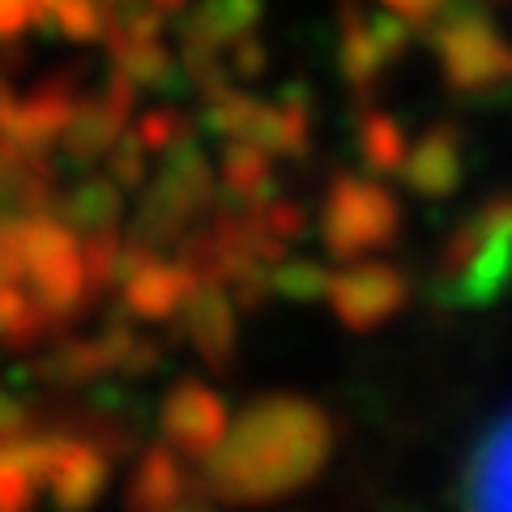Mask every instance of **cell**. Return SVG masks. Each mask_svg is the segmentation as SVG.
I'll return each mask as SVG.
<instances>
[{"instance_id":"obj_34","label":"cell","mask_w":512,"mask_h":512,"mask_svg":"<svg viewBox=\"0 0 512 512\" xmlns=\"http://www.w3.org/2000/svg\"><path fill=\"white\" fill-rule=\"evenodd\" d=\"M448 5V0H384V9H393V13H402V18L410 22V26H423V22H431L436 13Z\"/></svg>"},{"instance_id":"obj_18","label":"cell","mask_w":512,"mask_h":512,"mask_svg":"<svg viewBox=\"0 0 512 512\" xmlns=\"http://www.w3.org/2000/svg\"><path fill=\"white\" fill-rule=\"evenodd\" d=\"M261 13V0H197L180 18V47H210V52L227 56V47L239 35L256 30Z\"/></svg>"},{"instance_id":"obj_26","label":"cell","mask_w":512,"mask_h":512,"mask_svg":"<svg viewBox=\"0 0 512 512\" xmlns=\"http://www.w3.org/2000/svg\"><path fill=\"white\" fill-rule=\"evenodd\" d=\"M137 133L146 137V146L154 154H171L188 146V141H197V124H192L180 107H150L137 116Z\"/></svg>"},{"instance_id":"obj_3","label":"cell","mask_w":512,"mask_h":512,"mask_svg":"<svg viewBox=\"0 0 512 512\" xmlns=\"http://www.w3.org/2000/svg\"><path fill=\"white\" fill-rule=\"evenodd\" d=\"M427 39L453 94L466 99L512 94V47L474 0H448L431 18Z\"/></svg>"},{"instance_id":"obj_23","label":"cell","mask_w":512,"mask_h":512,"mask_svg":"<svg viewBox=\"0 0 512 512\" xmlns=\"http://www.w3.org/2000/svg\"><path fill=\"white\" fill-rule=\"evenodd\" d=\"M359 154H363V163L372 175H402L410 141H406L402 124H397L389 111L367 107L359 116Z\"/></svg>"},{"instance_id":"obj_9","label":"cell","mask_w":512,"mask_h":512,"mask_svg":"<svg viewBox=\"0 0 512 512\" xmlns=\"http://www.w3.org/2000/svg\"><path fill=\"white\" fill-rule=\"evenodd\" d=\"M137 82L133 77H124L120 69L107 73V86L99 94H86L82 103H77L69 128H64L60 146L69 154V163L77 167H94L103 163L111 154V146L120 141L128 116H133V103H137Z\"/></svg>"},{"instance_id":"obj_8","label":"cell","mask_w":512,"mask_h":512,"mask_svg":"<svg viewBox=\"0 0 512 512\" xmlns=\"http://www.w3.org/2000/svg\"><path fill=\"white\" fill-rule=\"evenodd\" d=\"M325 299H329L333 316H338L346 329L372 333V329L384 325V320H393L406 308L410 282L397 265L359 261V265H346V269H338V274H329Z\"/></svg>"},{"instance_id":"obj_1","label":"cell","mask_w":512,"mask_h":512,"mask_svg":"<svg viewBox=\"0 0 512 512\" xmlns=\"http://www.w3.org/2000/svg\"><path fill=\"white\" fill-rule=\"evenodd\" d=\"M333 423L308 397L274 393L252 402L201 470V487L227 504H269L308 487L329 461Z\"/></svg>"},{"instance_id":"obj_24","label":"cell","mask_w":512,"mask_h":512,"mask_svg":"<svg viewBox=\"0 0 512 512\" xmlns=\"http://www.w3.org/2000/svg\"><path fill=\"white\" fill-rule=\"evenodd\" d=\"M120 256L124 244L116 227H103V231H90L82 239V261H86V303H99L111 286L120 282Z\"/></svg>"},{"instance_id":"obj_29","label":"cell","mask_w":512,"mask_h":512,"mask_svg":"<svg viewBox=\"0 0 512 512\" xmlns=\"http://www.w3.org/2000/svg\"><path fill=\"white\" fill-rule=\"evenodd\" d=\"M35 474L13 466L9 457H0V512H30L35 504Z\"/></svg>"},{"instance_id":"obj_19","label":"cell","mask_w":512,"mask_h":512,"mask_svg":"<svg viewBox=\"0 0 512 512\" xmlns=\"http://www.w3.org/2000/svg\"><path fill=\"white\" fill-rule=\"evenodd\" d=\"M192 487L197 483L184 474L180 457H175V444H154L146 448L141 466L133 470V483L124 491V508L128 512H171Z\"/></svg>"},{"instance_id":"obj_37","label":"cell","mask_w":512,"mask_h":512,"mask_svg":"<svg viewBox=\"0 0 512 512\" xmlns=\"http://www.w3.org/2000/svg\"><path fill=\"white\" fill-rule=\"evenodd\" d=\"M150 9H154V13H163V18H184L188 0H150Z\"/></svg>"},{"instance_id":"obj_35","label":"cell","mask_w":512,"mask_h":512,"mask_svg":"<svg viewBox=\"0 0 512 512\" xmlns=\"http://www.w3.org/2000/svg\"><path fill=\"white\" fill-rule=\"evenodd\" d=\"M103 9L111 22H124V18H133V13L150 9V0H103Z\"/></svg>"},{"instance_id":"obj_31","label":"cell","mask_w":512,"mask_h":512,"mask_svg":"<svg viewBox=\"0 0 512 512\" xmlns=\"http://www.w3.org/2000/svg\"><path fill=\"white\" fill-rule=\"evenodd\" d=\"M35 22V0H0V47L18 43Z\"/></svg>"},{"instance_id":"obj_2","label":"cell","mask_w":512,"mask_h":512,"mask_svg":"<svg viewBox=\"0 0 512 512\" xmlns=\"http://www.w3.org/2000/svg\"><path fill=\"white\" fill-rule=\"evenodd\" d=\"M512 274V192H500L444 239L436 291L444 303H487Z\"/></svg>"},{"instance_id":"obj_14","label":"cell","mask_w":512,"mask_h":512,"mask_svg":"<svg viewBox=\"0 0 512 512\" xmlns=\"http://www.w3.org/2000/svg\"><path fill=\"white\" fill-rule=\"evenodd\" d=\"M56 201V171L47 154L26 150L13 137H0V214H52Z\"/></svg>"},{"instance_id":"obj_11","label":"cell","mask_w":512,"mask_h":512,"mask_svg":"<svg viewBox=\"0 0 512 512\" xmlns=\"http://www.w3.org/2000/svg\"><path fill=\"white\" fill-rule=\"evenodd\" d=\"M163 436L180 457L205 461L227 440V406L201 380H180L163 397Z\"/></svg>"},{"instance_id":"obj_25","label":"cell","mask_w":512,"mask_h":512,"mask_svg":"<svg viewBox=\"0 0 512 512\" xmlns=\"http://www.w3.org/2000/svg\"><path fill=\"white\" fill-rule=\"evenodd\" d=\"M52 35H64L73 43H99L107 39L111 18L103 0H52Z\"/></svg>"},{"instance_id":"obj_22","label":"cell","mask_w":512,"mask_h":512,"mask_svg":"<svg viewBox=\"0 0 512 512\" xmlns=\"http://www.w3.org/2000/svg\"><path fill=\"white\" fill-rule=\"evenodd\" d=\"M52 329V316L39 303L35 291H22V282H5L0 278V342L9 350H30L39 346Z\"/></svg>"},{"instance_id":"obj_30","label":"cell","mask_w":512,"mask_h":512,"mask_svg":"<svg viewBox=\"0 0 512 512\" xmlns=\"http://www.w3.org/2000/svg\"><path fill=\"white\" fill-rule=\"evenodd\" d=\"M227 64H231V77H244V82H252V77L265 73L269 52H265V43L256 39V35H239L227 47Z\"/></svg>"},{"instance_id":"obj_4","label":"cell","mask_w":512,"mask_h":512,"mask_svg":"<svg viewBox=\"0 0 512 512\" xmlns=\"http://www.w3.org/2000/svg\"><path fill=\"white\" fill-rule=\"evenodd\" d=\"M402 231V205L376 175L338 171L320 201V244L333 261H359L389 248Z\"/></svg>"},{"instance_id":"obj_36","label":"cell","mask_w":512,"mask_h":512,"mask_svg":"<svg viewBox=\"0 0 512 512\" xmlns=\"http://www.w3.org/2000/svg\"><path fill=\"white\" fill-rule=\"evenodd\" d=\"M13 107H18V99H13L9 82L0 77V137H5V124H9V116H13Z\"/></svg>"},{"instance_id":"obj_21","label":"cell","mask_w":512,"mask_h":512,"mask_svg":"<svg viewBox=\"0 0 512 512\" xmlns=\"http://www.w3.org/2000/svg\"><path fill=\"white\" fill-rule=\"evenodd\" d=\"M73 231H103V227H116L120 218V184L107 180V175H86L82 184H73L64 197L56 201V210Z\"/></svg>"},{"instance_id":"obj_16","label":"cell","mask_w":512,"mask_h":512,"mask_svg":"<svg viewBox=\"0 0 512 512\" xmlns=\"http://www.w3.org/2000/svg\"><path fill=\"white\" fill-rule=\"evenodd\" d=\"M47 487H52V500L60 512H90L107 491V453L94 448L90 440L73 436V431H64Z\"/></svg>"},{"instance_id":"obj_27","label":"cell","mask_w":512,"mask_h":512,"mask_svg":"<svg viewBox=\"0 0 512 512\" xmlns=\"http://www.w3.org/2000/svg\"><path fill=\"white\" fill-rule=\"evenodd\" d=\"M154 150L146 146V137L137 133V128H124L120 133V141L111 146V154H107V171H111V180H116L120 188H128V192H137L141 184H146V158H150Z\"/></svg>"},{"instance_id":"obj_38","label":"cell","mask_w":512,"mask_h":512,"mask_svg":"<svg viewBox=\"0 0 512 512\" xmlns=\"http://www.w3.org/2000/svg\"><path fill=\"white\" fill-rule=\"evenodd\" d=\"M171 512H214V508H210V504H205V500H201V495H197V487H192V491H188V495H184V500H180V504H175Z\"/></svg>"},{"instance_id":"obj_33","label":"cell","mask_w":512,"mask_h":512,"mask_svg":"<svg viewBox=\"0 0 512 512\" xmlns=\"http://www.w3.org/2000/svg\"><path fill=\"white\" fill-rule=\"evenodd\" d=\"M26 431H30V410L18 402V397L0 393V440H9V436H26Z\"/></svg>"},{"instance_id":"obj_7","label":"cell","mask_w":512,"mask_h":512,"mask_svg":"<svg viewBox=\"0 0 512 512\" xmlns=\"http://www.w3.org/2000/svg\"><path fill=\"white\" fill-rule=\"evenodd\" d=\"M410 47V22L402 13L384 9V13H363L355 0L342 5V77L346 86L359 94H372L384 69H393Z\"/></svg>"},{"instance_id":"obj_13","label":"cell","mask_w":512,"mask_h":512,"mask_svg":"<svg viewBox=\"0 0 512 512\" xmlns=\"http://www.w3.org/2000/svg\"><path fill=\"white\" fill-rule=\"evenodd\" d=\"M180 316H184L188 342L197 346V355L205 359V367L218 372V376H227L231 363H235V346H239L235 303L227 299V286L222 282H197V291L188 295Z\"/></svg>"},{"instance_id":"obj_28","label":"cell","mask_w":512,"mask_h":512,"mask_svg":"<svg viewBox=\"0 0 512 512\" xmlns=\"http://www.w3.org/2000/svg\"><path fill=\"white\" fill-rule=\"evenodd\" d=\"M269 274H274V295L291 299V303H308V299L329 291V274L312 261H291V256H286V261L274 265Z\"/></svg>"},{"instance_id":"obj_20","label":"cell","mask_w":512,"mask_h":512,"mask_svg":"<svg viewBox=\"0 0 512 512\" xmlns=\"http://www.w3.org/2000/svg\"><path fill=\"white\" fill-rule=\"evenodd\" d=\"M274 197V154L256 141H222V205H261Z\"/></svg>"},{"instance_id":"obj_32","label":"cell","mask_w":512,"mask_h":512,"mask_svg":"<svg viewBox=\"0 0 512 512\" xmlns=\"http://www.w3.org/2000/svg\"><path fill=\"white\" fill-rule=\"evenodd\" d=\"M158 359H163V350H158V342H146V338H137L133 346H128V355L120 363V376H150Z\"/></svg>"},{"instance_id":"obj_10","label":"cell","mask_w":512,"mask_h":512,"mask_svg":"<svg viewBox=\"0 0 512 512\" xmlns=\"http://www.w3.org/2000/svg\"><path fill=\"white\" fill-rule=\"evenodd\" d=\"M461 512H512V410L474 440L461 470Z\"/></svg>"},{"instance_id":"obj_12","label":"cell","mask_w":512,"mask_h":512,"mask_svg":"<svg viewBox=\"0 0 512 512\" xmlns=\"http://www.w3.org/2000/svg\"><path fill=\"white\" fill-rule=\"evenodd\" d=\"M77 86H82V64H69L52 77H43L35 86V94L13 107V116L5 124V137H13L18 146L35 150V154H47V146H56L69 128L73 111H77Z\"/></svg>"},{"instance_id":"obj_15","label":"cell","mask_w":512,"mask_h":512,"mask_svg":"<svg viewBox=\"0 0 512 512\" xmlns=\"http://www.w3.org/2000/svg\"><path fill=\"white\" fill-rule=\"evenodd\" d=\"M461 171H466V146H461V133L448 124H436L414 141L402 167V184L419 197L436 201L448 197L461 184Z\"/></svg>"},{"instance_id":"obj_5","label":"cell","mask_w":512,"mask_h":512,"mask_svg":"<svg viewBox=\"0 0 512 512\" xmlns=\"http://www.w3.org/2000/svg\"><path fill=\"white\" fill-rule=\"evenodd\" d=\"M214 210V171L205 163V150L197 141L171 150L158 167V180L146 188L141 210L133 218V235L154 248H171L188 235L197 218Z\"/></svg>"},{"instance_id":"obj_17","label":"cell","mask_w":512,"mask_h":512,"mask_svg":"<svg viewBox=\"0 0 512 512\" xmlns=\"http://www.w3.org/2000/svg\"><path fill=\"white\" fill-rule=\"evenodd\" d=\"M192 291H197V278L180 261H154L141 274L120 282V308L141 320H171L184 312Z\"/></svg>"},{"instance_id":"obj_6","label":"cell","mask_w":512,"mask_h":512,"mask_svg":"<svg viewBox=\"0 0 512 512\" xmlns=\"http://www.w3.org/2000/svg\"><path fill=\"white\" fill-rule=\"evenodd\" d=\"M26 256H30V291L52 316L60 333L77 312H86V261L73 239V227L60 214H30L26 218Z\"/></svg>"}]
</instances>
